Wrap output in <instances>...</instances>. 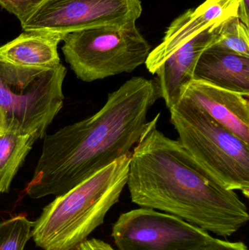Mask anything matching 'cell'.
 Here are the masks:
<instances>
[{"mask_svg": "<svg viewBox=\"0 0 249 250\" xmlns=\"http://www.w3.org/2000/svg\"><path fill=\"white\" fill-rule=\"evenodd\" d=\"M160 115L146 123L132 152L127 182L132 202L217 236H232L248 223L247 205L194 160L178 140L158 129Z\"/></svg>", "mask_w": 249, "mask_h": 250, "instance_id": "cell-1", "label": "cell"}, {"mask_svg": "<svg viewBox=\"0 0 249 250\" xmlns=\"http://www.w3.org/2000/svg\"><path fill=\"white\" fill-rule=\"evenodd\" d=\"M159 98L155 81L133 77L110 93L96 114L45 135L26 195L33 199L63 195L131 154Z\"/></svg>", "mask_w": 249, "mask_h": 250, "instance_id": "cell-2", "label": "cell"}, {"mask_svg": "<svg viewBox=\"0 0 249 250\" xmlns=\"http://www.w3.org/2000/svg\"><path fill=\"white\" fill-rule=\"evenodd\" d=\"M131 154L115 160L47 205L31 231L37 246L44 250H70L102 226L127 185Z\"/></svg>", "mask_w": 249, "mask_h": 250, "instance_id": "cell-3", "label": "cell"}, {"mask_svg": "<svg viewBox=\"0 0 249 250\" xmlns=\"http://www.w3.org/2000/svg\"><path fill=\"white\" fill-rule=\"evenodd\" d=\"M169 110L178 141L194 160L224 188L249 198V144L182 97Z\"/></svg>", "mask_w": 249, "mask_h": 250, "instance_id": "cell-4", "label": "cell"}, {"mask_svg": "<svg viewBox=\"0 0 249 250\" xmlns=\"http://www.w3.org/2000/svg\"><path fill=\"white\" fill-rule=\"evenodd\" d=\"M67 69L15 65L0 59V123L4 131L38 140L61 111Z\"/></svg>", "mask_w": 249, "mask_h": 250, "instance_id": "cell-5", "label": "cell"}, {"mask_svg": "<svg viewBox=\"0 0 249 250\" xmlns=\"http://www.w3.org/2000/svg\"><path fill=\"white\" fill-rule=\"evenodd\" d=\"M63 41L66 61L77 79L88 83L132 73L151 52L135 23L80 29L64 35Z\"/></svg>", "mask_w": 249, "mask_h": 250, "instance_id": "cell-6", "label": "cell"}, {"mask_svg": "<svg viewBox=\"0 0 249 250\" xmlns=\"http://www.w3.org/2000/svg\"><path fill=\"white\" fill-rule=\"evenodd\" d=\"M111 236L118 250H195L212 238L175 216L143 207L120 214Z\"/></svg>", "mask_w": 249, "mask_h": 250, "instance_id": "cell-7", "label": "cell"}, {"mask_svg": "<svg viewBox=\"0 0 249 250\" xmlns=\"http://www.w3.org/2000/svg\"><path fill=\"white\" fill-rule=\"evenodd\" d=\"M142 11L140 0H43L21 26L64 36L86 28L136 23Z\"/></svg>", "mask_w": 249, "mask_h": 250, "instance_id": "cell-8", "label": "cell"}, {"mask_svg": "<svg viewBox=\"0 0 249 250\" xmlns=\"http://www.w3.org/2000/svg\"><path fill=\"white\" fill-rule=\"evenodd\" d=\"M239 0H206L177 18L167 29L160 44L151 51L146 66L152 74L175 51L204 29L238 16Z\"/></svg>", "mask_w": 249, "mask_h": 250, "instance_id": "cell-9", "label": "cell"}, {"mask_svg": "<svg viewBox=\"0 0 249 250\" xmlns=\"http://www.w3.org/2000/svg\"><path fill=\"white\" fill-rule=\"evenodd\" d=\"M181 97L198 105L214 121L249 144V97L197 80L181 88Z\"/></svg>", "mask_w": 249, "mask_h": 250, "instance_id": "cell-10", "label": "cell"}, {"mask_svg": "<svg viewBox=\"0 0 249 250\" xmlns=\"http://www.w3.org/2000/svg\"><path fill=\"white\" fill-rule=\"evenodd\" d=\"M227 20L209 26L192 38L168 57L155 72L159 98L164 100L168 109L178 102L181 88L193 80L194 69L200 56L217 42Z\"/></svg>", "mask_w": 249, "mask_h": 250, "instance_id": "cell-11", "label": "cell"}, {"mask_svg": "<svg viewBox=\"0 0 249 250\" xmlns=\"http://www.w3.org/2000/svg\"><path fill=\"white\" fill-rule=\"evenodd\" d=\"M193 80L249 96V57L213 44L200 56Z\"/></svg>", "mask_w": 249, "mask_h": 250, "instance_id": "cell-12", "label": "cell"}, {"mask_svg": "<svg viewBox=\"0 0 249 250\" xmlns=\"http://www.w3.org/2000/svg\"><path fill=\"white\" fill-rule=\"evenodd\" d=\"M64 37L52 32L25 31L0 47V59L22 67L54 68L61 64L58 45Z\"/></svg>", "mask_w": 249, "mask_h": 250, "instance_id": "cell-13", "label": "cell"}, {"mask_svg": "<svg viewBox=\"0 0 249 250\" xmlns=\"http://www.w3.org/2000/svg\"><path fill=\"white\" fill-rule=\"evenodd\" d=\"M37 140L13 131L0 133V193L10 191L12 182Z\"/></svg>", "mask_w": 249, "mask_h": 250, "instance_id": "cell-14", "label": "cell"}, {"mask_svg": "<svg viewBox=\"0 0 249 250\" xmlns=\"http://www.w3.org/2000/svg\"><path fill=\"white\" fill-rule=\"evenodd\" d=\"M33 223L24 215L0 223V250H23L32 237Z\"/></svg>", "mask_w": 249, "mask_h": 250, "instance_id": "cell-15", "label": "cell"}, {"mask_svg": "<svg viewBox=\"0 0 249 250\" xmlns=\"http://www.w3.org/2000/svg\"><path fill=\"white\" fill-rule=\"evenodd\" d=\"M216 45L239 55L249 57V27L239 16L228 19L222 26Z\"/></svg>", "mask_w": 249, "mask_h": 250, "instance_id": "cell-16", "label": "cell"}, {"mask_svg": "<svg viewBox=\"0 0 249 250\" xmlns=\"http://www.w3.org/2000/svg\"><path fill=\"white\" fill-rule=\"evenodd\" d=\"M43 0H0V7L14 15L20 24Z\"/></svg>", "mask_w": 249, "mask_h": 250, "instance_id": "cell-17", "label": "cell"}, {"mask_svg": "<svg viewBox=\"0 0 249 250\" xmlns=\"http://www.w3.org/2000/svg\"><path fill=\"white\" fill-rule=\"evenodd\" d=\"M195 250H249L242 242H232L212 237Z\"/></svg>", "mask_w": 249, "mask_h": 250, "instance_id": "cell-18", "label": "cell"}, {"mask_svg": "<svg viewBox=\"0 0 249 250\" xmlns=\"http://www.w3.org/2000/svg\"><path fill=\"white\" fill-rule=\"evenodd\" d=\"M70 250H115L112 246L101 239H86L80 245Z\"/></svg>", "mask_w": 249, "mask_h": 250, "instance_id": "cell-19", "label": "cell"}, {"mask_svg": "<svg viewBox=\"0 0 249 250\" xmlns=\"http://www.w3.org/2000/svg\"><path fill=\"white\" fill-rule=\"evenodd\" d=\"M239 19L249 27V0H239Z\"/></svg>", "mask_w": 249, "mask_h": 250, "instance_id": "cell-20", "label": "cell"}, {"mask_svg": "<svg viewBox=\"0 0 249 250\" xmlns=\"http://www.w3.org/2000/svg\"><path fill=\"white\" fill-rule=\"evenodd\" d=\"M2 132H4V129H3L2 125H1V123H0V133Z\"/></svg>", "mask_w": 249, "mask_h": 250, "instance_id": "cell-21", "label": "cell"}]
</instances>
